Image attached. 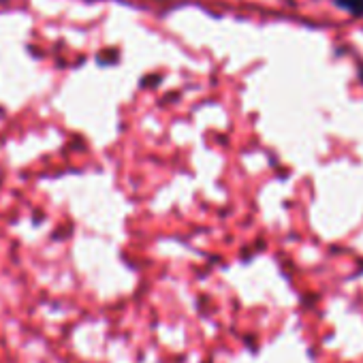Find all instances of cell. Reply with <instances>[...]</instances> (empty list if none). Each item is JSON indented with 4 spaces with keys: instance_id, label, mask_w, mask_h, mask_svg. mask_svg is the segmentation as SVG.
Here are the masks:
<instances>
[{
    "instance_id": "cell-1",
    "label": "cell",
    "mask_w": 363,
    "mask_h": 363,
    "mask_svg": "<svg viewBox=\"0 0 363 363\" xmlns=\"http://www.w3.org/2000/svg\"><path fill=\"white\" fill-rule=\"evenodd\" d=\"M340 5L352 16H363V0H340Z\"/></svg>"
}]
</instances>
